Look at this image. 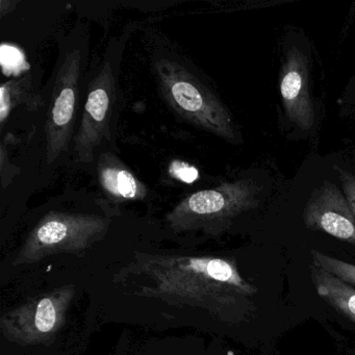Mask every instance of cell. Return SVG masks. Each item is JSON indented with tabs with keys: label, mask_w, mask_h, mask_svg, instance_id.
<instances>
[{
	"label": "cell",
	"mask_w": 355,
	"mask_h": 355,
	"mask_svg": "<svg viewBox=\"0 0 355 355\" xmlns=\"http://www.w3.org/2000/svg\"><path fill=\"white\" fill-rule=\"evenodd\" d=\"M116 280L134 288L137 296L199 307L230 324L243 323L257 313V286L224 257L139 254Z\"/></svg>",
	"instance_id": "6da1fadb"
},
{
	"label": "cell",
	"mask_w": 355,
	"mask_h": 355,
	"mask_svg": "<svg viewBox=\"0 0 355 355\" xmlns=\"http://www.w3.org/2000/svg\"><path fill=\"white\" fill-rule=\"evenodd\" d=\"M261 186L252 178L223 182L217 188L198 191L182 199L166 217L175 232L218 234L239 216L257 207Z\"/></svg>",
	"instance_id": "7a4b0ae2"
},
{
	"label": "cell",
	"mask_w": 355,
	"mask_h": 355,
	"mask_svg": "<svg viewBox=\"0 0 355 355\" xmlns=\"http://www.w3.org/2000/svg\"><path fill=\"white\" fill-rule=\"evenodd\" d=\"M155 70L164 98L178 115L220 138L236 139V126L227 107L184 65L161 59Z\"/></svg>",
	"instance_id": "3957f363"
},
{
	"label": "cell",
	"mask_w": 355,
	"mask_h": 355,
	"mask_svg": "<svg viewBox=\"0 0 355 355\" xmlns=\"http://www.w3.org/2000/svg\"><path fill=\"white\" fill-rule=\"evenodd\" d=\"M110 220L93 214H46L28 234L14 265H30L57 254L83 255L109 232Z\"/></svg>",
	"instance_id": "277c9868"
},
{
	"label": "cell",
	"mask_w": 355,
	"mask_h": 355,
	"mask_svg": "<svg viewBox=\"0 0 355 355\" xmlns=\"http://www.w3.org/2000/svg\"><path fill=\"white\" fill-rule=\"evenodd\" d=\"M76 292L68 284L33 297L1 317V334L20 346L51 344L65 324Z\"/></svg>",
	"instance_id": "5b68a950"
},
{
	"label": "cell",
	"mask_w": 355,
	"mask_h": 355,
	"mask_svg": "<svg viewBox=\"0 0 355 355\" xmlns=\"http://www.w3.org/2000/svg\"><path fill=\"white\" fill-rule=\"evenodd\" d=\"M80 71L82 55L78 49H73L66 55L58 72L47 113L45 130L49 163L57 161L68 150L76 116Z\"/></svg>",
	"instance_id": "8992f818"
},
{
	"label": "cell",
	"mask_w": 355,
	"mask_h": 355,
	"mask_svg": "<svg viewBox=\"0 0 355 355\" xmlns=\"http://www.w3.org/2000/svg\"><path fill=\"white\" fill-rule=\"evenodd\" d=\"M115 99V76L111 62L107 61L90 83L82 122L76 137L74 150L82 163L92 162L97 147L103 141L109 140Z\"/></svg>",
	"instance_id": "52a82bcc"
},
{
	"label": "cell",
	"mask_w": 355,
	"mask_h": 355,
	"mask_svg": "<svg viewBox=\"0 0 355 355\" xmlns=\"http://www.w3.org/2000/svg\"><path fill=\"white\" fill-rule=\"evenodd\" d=\"M309 230L325 232L355 247V217L346 198L332 182L313 191L303 213Z\"/></svg>",
	"instance_id": "ba28073f"
},
{
	"label": "cell",
	"mask_w": 355,
	"mask_h": 355,
	"mask_svg": "<svg viewBox=\"0 0 355 355\" xmlns=\"http://www.w3.org/2000/svg\"><path fill=\"white\" fill-rule=\"evenodd\" d=\"M279 90L286 118L300 130H311L315 113L309 93V62L298 49L294 47L286 53L280 71Z\"/></svg>",
	"instance_id": "9c48e42d"
},
{
	"label": "cell",
	"mask_w": 355,
	"mask_h": 355,
	"mask_svg": "<svg viewBox=\"0 0 355 355\" xmlns=\"http://www.w3.org/2000/svg\"><path fill=\"white\" fill-rule=\"evenodd\" d=\"M98 176L103 190L117 200H140L147 195L145 184L112 155L101 157Z\"/></svg>",
	"instance_id": "30bf717a"
},
{
	"label": "cell",
	"mask_w": 355,
	"mask_h": 355,
	"mask_svg": "<svg viewBox=\"0 0 355 355\" xmlns=\"http://www.w3.org/2000/svg\"><path fill=\"white\" fill-rule=\"evenodd\" d=\"M311 282L315 292L338 313L355 323V286L311 263Z\"/></svg>",
	"instance_id": "8fae6325"
},
{
	"label": "cell",
	"mask_w": 355,
	"mask_h": 355,
	"mask_svg": "<svg viewBox=\"0 0 355 355\" xmlns=\"http://www.w3.org/2000/svg\"><path fill=\"white\" fill-rule=\"evenodd\" d=\"M311 263H315L318 267L322 268L325 271L334 274L336 277L340 278L344 282L355 286V265L330 257L321 251L311 250Z\"/></svg>",
	"instance_id": "7c38bea8"
},
{
	"label": "cell",
	"mask_w": 355,
	"mask_h": 355,
	"mask_svg": "<svg viewBox=\"0 0 355 355\" xmlns=\"http://www.w3.org/2000/svg\"><path fill=\"white\" fill-rule=\"evenodd\" d=\"M1 65L6 74H17L26 69L24 53L11 45L1 46Z\"/></svg>",
	"instance_id": "4fadbf2b"
},
{
	"label": "cell",
	"mask_w": 355,
	"mask_h": 355,
	"mask_svg": "<svg viewBox=\"0 0 355 355\" xmlns=\"http://www.w3.org/2000/svg\"><path fill=\"white\" fill-rule=\"evenodd\" d=\"M334 169L338 173L345 198L355 217V175L347 170L336 167V166H334Z\"/></svg>",
	"instance_id": "5bb4252c"
},
{
	"label": "cell",
	"mask_w": 355,
	"mask_h": 355,
	"mask_svg": "<svg viewBox=\"0 0 355 355\" xmlns=\"http://www.w3.org/2000/svg\"><path fill=\"white\" fill-rule=\"evenodd\" d=\"M170 173L187 184H192L198 178V170L194 166L189 165L184 162H173L170 166Z\"/></svg>",
	"instance_id": "9a60e30c"
}]
</instances>
